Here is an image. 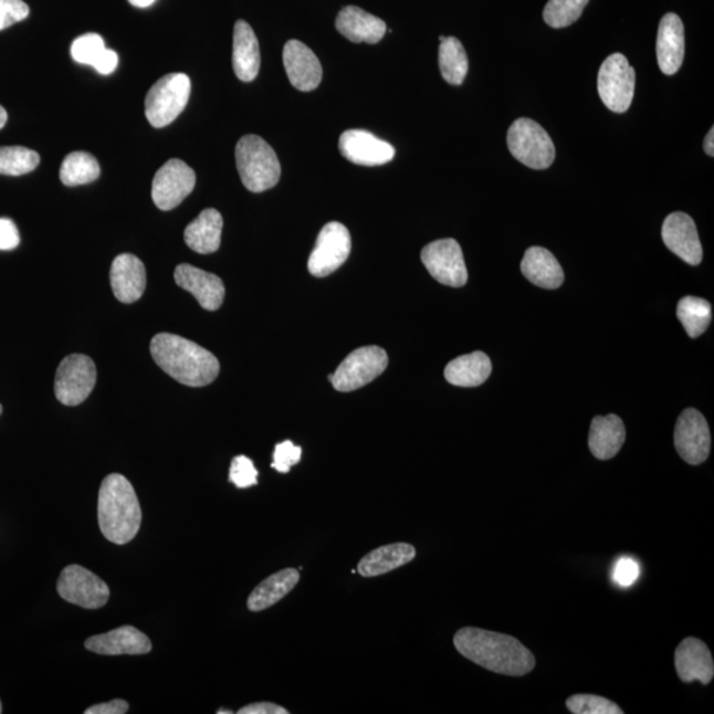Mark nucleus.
Wrapping results in <instances>:
<instances>
[{"mask_svg": "<svg viewBox=\"0 0 714 714\" xmlns=\"http://www.w3.org/2000/svg\"><path fill=\"white\" fill-rule=\"evenodd\" d=\"M233 71L239 80L251 83L259 76L261 53L258 36L245 20H239L233 32Z\"/></svg>", "mask_w": 714, "mask_h": 714, "instance_id": "obj_24", "label": "nucleus"}, {"mask_svg": "<svg viewBox=\"0 0 714 714\" xmlns=\"http://www.w3.org/2000/svg\"><path fill=\"white\" fill-rule=\"evenodd\" d=\"M174 279L179 287L191 293L199 305L208 312H216L224 302L225 286L218 275L192 265L181 264L175 269Z\"/></svg>", "mask_w": 714, "mask_h": 714, "instance_id": "obj_18", "label": "nucleus"}, {"mask_svg": "<svg viewBox=\"0 0 714 714\" xmlns=\"http://www.w3.org/2000/svg\"><path fill=\"white\" fill-rule=\"evenodd\" d=\"M335 25L336 30L353 43L376 44L387 32L384 20L355 6L345 7L336 18Z\"/></svg>", "mask_w": 714, "mask_h": 714, "instance_id": "obj_23", "label": "nucleus"}, {"mask_svg": "<svg viewBox=\"0 0 714 714\" xmlns=\"http://www.w3.org/2000/svg\"><path fill=\"white\" fill-rule=\"evenodd\" d=\"M493 364L490 357L481 351L456 357L444 368V377L455 387L474 388L486 382Z\"/></svg>", "mask_w": 714, "mask_h": 714, "instance_id": "obj_29", "label": "nucleus"}, {"mask_svg": "<svg viewBox=\"0 0 714 714\" xmlns=\"http://www.w3.org/2000/svg\"><path fill=\"white\" fill-rule=\"evenodd\" d=\"M676 672L682 682H700L708 685L714 676L712 653L703 641L686 638L678 645L675 652Z\"/></svg>", "mask_w": 714, "mask_h": 714, "instance_id": "obj_20", "label": "nucleus"}, {"mask_svg": "<svg viewBox=\"0 0 714 714\" xmlns=\"http://www.w3.org/2000/svg\"><path fill=\"white\" fill-rule=\"evenodd\" d=\"M589 0H549L545 6L543 17L552 29H565L581 18Z\"/></svg>", "mask_w": 714, "mask_h": 714, "instance_id": "obj_35", "label": "nucleus"}, {"mask_svg": "<svg viewBox=\"0 0 714 714\" xmlns=\"http://www.w3.org/2000/svg\"><path fill=\"white\" fill-rule=\"evenodd\" d=\"M259 480V471L255 470L252 460L245 455L233 458L231 470H229V481L238 489H248L255 486Z\"/></svg>", "mask_w": 714, "mask_h": 714, "instance_id": "obj_38", "label": "nucleus"}, {"mask_svg": "<svg viewBox=\"0 0 714 714\" xmlns=\"http://www.w3.org/2000/svg\"><path fill=\"white\" fill-rule=\"evenodd\" d=\"M40 157L36 151L22 146L0 147V175L20 177L36 170Z\"/></svg>", "mask_w": 714, "mask_h": 714, "instance_id": "obj_34", "label": "nucleus"}, {"mask_svg": "<svg viewBox=\"0 0 714 714\" xmlns=\"http://www.w3.org/2000/svg\"><path fill=\"white\" fill-rule=\"evenodd\" d=\"M662 238L666 248L686 264L696 266L703 261L695 221L684 212H673L664 220Z\"/></svg>", "mask_w": 714, "mask_h": 714, "instance_id": "obj_15", "label": "nucleus"}, {"mask_svg": "<svg viewBox=\"0 0 714 714\" xmlns=\"http://www.w3.org/2000/svg\"><path fill=\"white\" fill-rule=\"evenodd\" d=\"M197 186V174L180 159L168 160L153 180L151 197L160 211L177 208Z\"/></svg>", "mask_w": 714, "mask_h": 714, "instance_id": "obj_13", "label": "nucleus"}, {"mask_svg": "<svg viewBox=\"0 0 714 714\" xmlns=\"http://www.w3.org/2000/svg\"><path fill=\"white\" fill-rule=\"evenodd\" d=\"M111 284L119 302L134 303L140 300L146 290V269L137 255L120 254L113 261Z\"/></svg>", "mask_w": 714, "mask_h": 714, "instance_id": "obj_22", "label": "nucleus"}, {"mask_svg": "<svg viewBox=\"0 0 714 714\" xmlns=\"http://www.w3.org/2000/svg\"><path fill=\"white\" fill-rule=\"evenodd\" d=\"M129 711V704L125 700H113V702L93 705L85 711V714H124Z\"/></svg>", "mask_w": 714, "mask_h": 714, "instance_id": "obj_43", "label": "nucleus"}, {"mask_svg": "<svg viewBox=\"0 0 714 714\" xmlns=\"http://www.w3.org/2000/svg\"><path fill=\"white\" fill-rule=\"evenodd\" d=\"M29 15V6L23 0H0V31L22 22Z\"/></svg>", "mask_w": 714, "mask_h": 714, "instance_id": "obj_40", "label": "nucleus"}, {"mask_svg": "<svg viewBox=\"0 0 714 714\" xmlns=\"http://www.w3.org/2000/svg\"><path fill=\"white\" fill-rule=\"evenodd\" d=\"M150 351L164 372L187 387L210 386L220 374L218 357L179 335H155Z\"/></svg>", "mask_w": 714, "mask_h": 714, "instance_id": "obj_2", "label": "nucleus"}, {"mask_svg": "<svg viewBox=\"0 0 714 714\" xmlns=\"http://www.w3.org/2000/svg\"><path fill=\"white\" fill-rule=\"evenodd\" d=\"M624 441V423L618 416H598L591 421L589 448L597 460L608 461L615 458L621 451Z\"/></svg>", "mask_w": 714, "mask_h": 714, "instance_id": "obj_25", "label": "nucleus"}, {"mask_svg": "<svg viewBox=\"0 0 714 714\" xmlns=\"http://www.w3.org/2000/svg\"><path fill=\"white\" fill-rule=\"evenodd\" d=\"M18 228L10 219H0V251H12L19 245Z\"/></svg>", "mask_w": 714, "mask_h": 714, "instance_id": "obj_42", "label": "nucleus"}, {"mask_svg": "<svg viewBox=\"0 0 714 714\" xmlns=\"http://www.w3.org/2000/svg\"><path fill=\"white\" fill-rule=\"evenodd\" d=\"M685 55L684 24L676 13H665L660 20L657 56L660 71L672 76L682 69Z\"/></svg>", "mask_w": 714, "mask_h": 714, "instance_id": "obj_19", "label": "nucleus"}, {"mask_svg": "<svg viewBox=\"0 0 714 714\" xmlns=\"http://www.w3.org/2000/svg\"><path fill=\"white\" fill-rule=\"evenodd\" d=\"M222 216L213 208H208L186 228L185 241L188 248L200 254L219 251L221 244Z\"/></svg>", "mask_w": 714, "mask_h": 714, "instance_id": "obj_28", "label": "nucleus"}, {"mask_svg": "<svg viewBox=\"0 0 714 714\" xmlns=\"http://www.w3.org/2000/svg\"><path fill=\"white\" fill-rule=\"evenodd\" d=\"M388 367V355L377 346L361 347L349 354L328 380L339 392H353L372 382Z\"/></svg>", "mask_w": 714, "mask_h": 714, "instance_id": "obj_9", "label": "nucleus"}, {"mask_svg": "<svg viewBox=\"0 0 714 714\" xmlns=\"http://www.w3.org/2000/svg\"><path fill=\"white\" fill-rule=\"evenodd\" d=\"M106 50L103 38L97 33H86V35L74 40L71 46V55L74 62L92 65L94 69V65L103 57Z\"/></svg>", "mask_w": 714, "mask_h": 714, "instance_id": "obj_36", "label": "nucleus"}, {"mask_svg": "<svg viewBox=\"0 0 714 714\" xmlns=\"http://www.w3.org/2000/svg\"><path fill=\"white\" fill-rule=\"evenodd\" d=\"M191 94V80L185 73H170L151 86L146 96L148 123L161 129L174 123L186 109Z\"/></svg>", "mask_w": 714, "mask_h": 714, "instance_id": "obj_5", "label": "nucleus"}, {"mask_svg": "<svg viewBox=\"0 0 714 714\" xmlns=\"http://www.w3.org/2000/svg\"><path fill=\"white\" fill-rule=\"evenodd\" d=\"M678 318L682 322L686 334L692 339L702 336L708 329L712 322V306L708 301L699 298V296H684L680 300L678 309Z\"/></svg>", "mask_w": 714, "mask_h": 714, "instance_id": "obj_32", "label": "nucleus"}, {"mask_svg": "<svg viewBox=\"0 0 714 714\" xmlns=\"http://www.w3.org/2000/svg\"><path fill=\"white\" fill-rule=\"evenodd\" d=\"M351 234L340 222H328L322 228L315 249L308 259V272L323 279L338 271L351 253Z\"/></svg>", "mask_w": 714, "mask_h": 714, "instance_id": "obj_10", "label": "nucleus"}, {"mask_svg": "<svg viewBox=\"0 0 714 714\" xmlns=\"http://www.w3.org/2000/svg\"><path fill=\"white\" fill-rule=\"evenodd\" d=\"M636 92V70L622 53L605 60L598 73V93L602 103L615 113L630 109Z\"/></svg>", "mask_w": 714, "mask_h": 714, "instance_id": "obj_7", "label": "nucleus"}, {"mask_svg": "<svg viewBox=\"0 0 714 714\" xmlns=\"http://www.w3.org/2000/svg\"><path fill=\"white\" fill-rule=\"evenodd\" d=\"M639 571H641L639 570V565L634 560L622 558L617 563L612 577H615L617 584L630 586L637 581Z\"/></svg>", "mask_w": 714, "mask_h": 714, "instance_id": "obj_41", "label": "nucleus"}, {"mask_svg": "<svg viewBox=\"0 0 714 714\" xmlns=\"http://www.w3.org/2000/svg\"><path fill=\"white\" fill-rule=\"evenodd\" d=\"M235 166L246 190L260 193L279 185L281 165L277 154L259 136L242 137L235 146Z\"/></svg>", "mask_w": 714, "mask_h": 714, "instance_id": "obj_4", "label": "nucleus"}, {"mask_svg": "<svg viewBox=\"0 0 714 714\" xmlns=\"http://www.w3.org/2000/svg\"><path fill=\"white\" fill-rule=\"evenodd\" d=\"M57 591L66 602L90 610L103 608L111 597L109 586L80 565H70L62 571Z\"/></svg>", "mask_w": 714, "mask_h": 714, "instance_id": "obj_11", "label": "nucleus"}, {"mask_svg": "<svg viewBox=\"0 0 714 714\" xmlns=\"http://www.w3.org/2000/svg\"><path fill=\"white\" fill-rule=\"evenodd\" d=\"M704 151L710 157H714V129L712 127L711 132L706 134L704 139Z\"/></svg>", "mask_w": 714, "mask_h": 714, "instance_id": "obj_46", "label": "nucleus"}, {"mask_svg": "<svg viewBox=\"0 0 714 714\" xmlns=\"http://www.w3.org/2000/svg\"><path fill=\"white\" fill-rule=\"evenodd\" d=\"M143 510L136 490L124 475H107L98 494V524L107 540L123 545L137 536Z\"/></svg>", "mask_w": 714, "mask_h": 714, "instance_id": "obj_3", "label": "nucleus"}, {"mask_svg": "<svg viewBox=\"0 0 714 714\" xmlns=\"http://www.w3.org/2000/svg\"><path fill=\"white\" fill-rule=\"evenodd\" d=\"M7 123V112L3 106H0V130L3 129Z\"/></svg>", "mask_w": 714, "mask_h": 714, "instance_id": "obj_48", "label": "nucleus"}, {"mask_svg": "<svg viewBox=\"0 0 714 714\" xmlns=\"http://www.w3.org/2000/svg\"><path fill=\"white\" fill-rule=\"evenodd\" d=\"M240 714H288L284 706L273 703H255L244 706L239 711Z\"/></svg>", "mask_w": 714, "mask_h": 714, "instance_id": "obj_44", "label": "nucleus"}, {"mask_svg": "<svg viewBox=\"0 0 714 714\" xmlns=\"http://www.w3.org/2000/svg\"><path fill=\"white\" fill-rule=\"evenodd\" d=\"M133 6L139 7V9H145V7L151 6L155 0H129Z\"/></svg>", "mask_w": 714, "mask_h": 714, "instance_id": "obj_47", "label": "nucleus"}, {"mask_svg": "<svg viewBox=\"0 0 714 714\" xmlns=\"http://www.w3.org/2000/svg\"><path fill=\"white\" fill-rule=\"evenodd\" d=\"M339 150L359 166H382L395 158V147L367 130H347L339 139Z\"/></svg>", "mask_w": 714, "mask_h": 714, "instance_id": "obj_16", "label": "nucleus"}, {"mask_svg": "<svg viewBox=\"0 0 714 714\" xmlns=\"http://www.w3.org/2000/svg\"><path fill=\"white\" fill-rule=\"evenodd\" d=\"M86 650L99 655H144L153 649L150 639L133 626L94 636L85 642Z\"/></svg>", "mask_w": 714, "mask_h": 714, "instance_id": "obj_21", "label": "nucleus"}, {"mask_svg": "<svg viewBox=\"0 0 714 714\" xmlns=\"http://www.w3.org/2000/svg\"><path fill=\"white\" fill-rule=\"evenodd\" d=\"M118 65V55L116 52L112 50H106L103 57L98 60V63L94 65V70H96L101 74H111L114 71H116Z\"/></svg>", "mask_w": 714, "mask_h": 714, "instance_id": "obj_45", "label": "nucleus"}, {"mask_svg": "<svg viewBox=\"0 0 714 714\" xmlns=\"http://www.w3.org/2000/svg\"><path fill=\"white\" fill-rule=\"evenodd\" d=\"M675 448L692 466L704 463L711 453V430L705 417L696 409H685L675 427Z\"/></svg>", "mask_w": 714, "mask_h": 714, "instance_id": "obj_14", "label": "nucleus"}, {"mask_svg": "<svg viewBox=\"0 0 714 714\" xmlns=\"http://www.w3.org/2000/svg\"><path fill=\"white\" fill-rule=\"evenodd\" d=\"M522 272L531 284L542 288L554 290L564 284L560 262L545 248L532 246L525 252Z\"/></svg>", "mask_w": 714, "mask_h": 714, "instance_id": "obj_26", "label": "nucleus"}, {"mask_svg": "<svg viewBox=\"0 0 714 714\" xmlns=\"http://www.w3.org/2000/svg\"><path fill=\"white\" fill-rule=\"evenodd\" d=\"M421 260L431 277L442 285L462 287L468 284L469 274L463 252L454 239L431 242L422 249Z\"/></svg>", "mask_w": 714, "mask_h": 714, "instance_id": "obj_12", "label": "nucleus"}, {"mask_svg": "<svg viewBox=\"0 0 714 714\" xmlns=\"http://www.w3.org/2000/svg\"><path fill=\"white\" fill-rule=\"evenodd\" d=\"M300 570L284 569L262 581L248 598V609L259 612L284 599L300 582Z\"/></svg>", "mask_w": 714, "mask_h": 714, "instance_id": "obj_30", "label": "nucleus"}, {"mask_svg": "<svg viewBox=\"0 0 714 714\" xmlns=\"http://www.w3.org/2000/svg\"><path fill=\"white\" fill-rule=\"evenodd\" d=\"M510 151L524 166L545 170L554 165L556 148L544 127L529 118H518L507 133Z\"/></svg>", "mask_w": 714, "mask_h": 714, "instance_id": "obj_6", "label": "nucleus"}, {"mask_svg": "<svg viewBox=\"0 0 714 714\" xmlns=\"http://www.w3.org/2000/svg\"><path fill=\"white\" fill-rule=\"evenodd\" d=\"M232 711H218V714H232Z\"/></svg>", "mask_w": 714, "mask_h": 714, "instance_id": "obj_49", "label": "nucleus"}, {"mask_svg": "<svg viewBox=\"0 0 714 714\" xmlns=\"http://www.w3.org/2000/svg\"><path fill=\"white\" fill-rule=\"evenodd\" d=\"M284 65L290 83L301 92H312L319 86L323 70L318 57L300 40H288L284 49Z\"/></svg>", "mask_w": 714, "mask_h": 714, "instance_id": "obj_17", "label": "nucleus"}, {"mask_svg": "<svg viewBox=\"0 0 714 714\" xmlns=\"http://www.w3.org/2000/svg\"><path fill=\"white\" fill-rule=\"evenodd\" d=\"M97 381L96 364L90 356L74 354L60 363L55 379L56 399L66 407H77L93 392Z\"/></svg>", "mask_w": 714, "mask_h": 714, "instance_id": "obj_8", "label": "nucleus"}, {"mask_svg": "<svg viewBox=\"0 0 714 714\" xmlns=\"http://www.w3.org/2000/svg\"><path fill=\"white\" fill-rule=\"evenodd\" d=\"M101 168L92 154L74 151L69 155L60 168L63 185L76 187L93 183L99 178Z\"/></svg>", "mask_w": 714, "mask_h": 714, "instance_id": "obj_33", "label": "nucleus"}, {"mask_svg": "<svg viewBox=\"0 0 714 714\" xmlns=\"http://www.w3.org/2000/svg\"><path fill=\"white\" fill-rule=\"evenodd\" d=\"M462 657L489 671L524 676L534 671L536 659L516 638L476 628H463L454 636Z\"/></svg>", "mask_w": 714, "mask_h": 714, "instance_id": "obj_1", "label": "nucleus"}, {"mask_svg": "<svg viewBox=\"0 0 714 714\" xmlns=\"http://www.w3.org/2000/svg\"><path fill=\"white\" fill-rule=\"evenodd\" d=\"M440 70L442 77L451 85H461L468 76L469 59L456 38L440 36Z\"/></svg>", "mask_w": 714, "mask_h": 714, "instance_id": "obj_31", "label": "nucleus"}, {"mask_svg": "<svg viewBox=\"0 0 714 714\" xmlns=\"http://www.w3.org/2000/svg\"><path fill=\"white\" fill-rule=\"evenodd\" d=\"M567 708L573 714H623L621 706L596 695L570 696L567 700Z\"/></svg>", "mask_w": 714, "mask_h": 714, "instance_id": "obj_37", "label": "nucleus"}, {"mask_svg": "<svg viewBox=\"0 0 714 714\" xmlns=\"http://www.w3.org/2000/svg\"><path fill=\"white\" fill-rule=\"evenodd\" d=\"M302 449L295 447L292 441L281 442L275 447L272 468L281 474H287L290 469L300 463Z\"/></svg>", "mask_w": 714, "mask_h": 714, "instance_id": "obj_39", "label": "nucleus"}, {"mask_svg": "<svg viewBox=\"0 0 714 714\" xmlns=\"http://www.w3.org/2000/svg\"><path fill=\"white\" fill-rule=\"evenodd\" d=\"M2 413H3V407H2V403H0V416H2Z\"/></svg>", "mask_w": 714, "mask_h": 714, "instance_id": "obj_50", "label": "nucleus"}, {"mask_svg": "<svg viewBox=\"0 0 714 714\" xmlns=\"http://www.w3.org/2000/svg\"><path fill=\"white\" fill-rule=\"evenodd\" d=\"M0 713H2V703H0Z\"/></svg>", "mask_w": 714, "mask_h": 714, "instance_id": "obj_51", "label": "nucleus"}, {"mask_svg": "<svg viewBox=\"0 0 714 714\" xmlns=\"http://www.w3.org/2000/svg\"><path fill=\"white\" fill-rule=\"evenodd\" d=\"M414 557L416 548L408 543L384 545L361 558L357 573L368 578L387 575L413 561Z\"/></svg>", "mask_w": 714, "mask_h": 714, "instance_id": "obj_27", "label": "nucleus"}]
</instances>
